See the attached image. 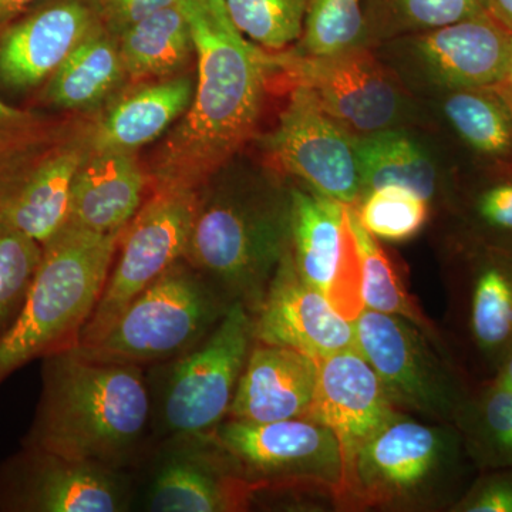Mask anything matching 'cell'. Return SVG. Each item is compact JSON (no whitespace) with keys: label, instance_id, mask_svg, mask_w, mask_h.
I'll return each mask as SVG.
<instances>
[{"label":"cell","instance_id":"37","mask_svg":"<svg viewBox=\"0 0 512 512\" xmlns=\"http://www.w3.org/2000/svg\"><path fill=\"white\" fill-rule=\"evenodd\" d=\"M450 512H512V466L478 471Z\"/></svg>","mask_w":512,"mask_h":512},{"label":"cell","instance_id":"4","mask_svg":"<svg viewBox=\"0 0 512 512\" xmlns=\"http://www.w3.org/2000/svg\"><path fill=\"white\" fill-rule=\"evenodd\" d=\"M477 473L456 424L399 412L346 466L338 511L450 512Z\"/></svg>","mask_w":512,"mask_h":512},{"label":"cell","instance_id":"26","mask_svg":"<svg viewBox=\"0 0 512 512\" xmlns=\"http://www.w3.org/2000/svg\"><path fill=\"white\" fill-rule=\"evenodd\" d=\"M119 40L101 28L45 83L43 101L57 110L97 113L127 86Z\"/></svg>","mask_w":512,"mask_h":512},{"label":"cell","instance_id":"40","mask_svg":"<svg viewBox=\"0 0 512 512\" xmlns=\"http://www.w3.org/2000/svg\"><path fill=\"white\" fill-rule=\"evenodd\" d=\"M37 0H0V29L18 19Z\"/></svg>","mask_w":512,"mask_h":512},{"label":"cell","instance_id":"5","mask_svg":"<svg viewBox=\"0 0 512 512\" xmlns=\"http://www.w3.org/2000/svg\"><path fill=\"white\" fill-rule=\"evenodd\" d=\"M121 234L66 224L43 245L25 303L0 338V386L33 360L76 348L99 302Z\"/></svg>","mask_w":512,"mask_h":512},{"label":"cell","instance_id":"7","mask_svg":"<svg viewBox=\"0 0 512 512\" xmlns=\"http://www.w3.org/2000/svg\"><path fill=\"white\" fill-rule=\"evenodd\" d=\"M231 303L185 259L137 295L100 339L74 348L87 360L150 367L207 338Z\"/></svg>","mask_w":512,"mask_h":512},{"label":"cell","instance_id":"14","mask_svg":"<svg viewBox=\"0 0 512 512\" xmlns=\"http://www.w3.org/2000/svg\"><path fill=\"white\" fill-rule=\"evenodd\" d=\"M134 500L133 471L22 444L0 461V512H127Z\"/></svg>","mask_w":512,"mask_h":512},{"label":"cell","instance_id":"39","mask_svg":"<svg viewBox=\"0 0 512 512\" xmlns=\"http://www.w3.org/2000/svg\"><path fill=\"white\" fill-rule=\"evenodd\" d=\"M56 121L0 100V157L45 133Z\"/></svg>","mask_w":512,"mask_h":512},{"label":"cell","instance_id":"10","mask_svg":"<svg viewBox=\"0 0 512 512\" xmlns=\"http://www.w3.org/2000/svg\"><path fill=\"white\" fill-rule=\"evenodd\" d=\"M356 350L375 370L390 403L419 419L456 423L477 384L450 350L400 316L363 309Z\"/></svg>","mask_w":512,"mask_h":512},{"label":"cell","instance_id":"18","mask_svg":"<svg viewBox=\"0 0 512 512\" xmlns=\"http://www.w3.org/2000/svg\"><path fill=\"white\" fill-rule=\"evenodd\" d=\"M101 28L92 0H37L0 29V83L18 92L42 86Z\"/></svg>","mask_w":512,"mask_h":512},{"label":"cell","instance_id":"35","mask_svg":"<svg viewBox=\"0 0 512 512\" xmlns=\"http://www.w3.org/2000/svg\"><path fill=\"white\" fill-rule=\"evenodd\" d=\"M229 19L248 40L268 52L299 42L309 0H224Z\"/></svg>","mask_w":512,"mask_h":512},{"label":"cell","instance_id":"13","mask_svg":"<svg viewBox=\"0 0 512 512\" xmlns=\"http://www.w3.org/2000/svg\"><path fill=\"white\" fill-rule=\"evenodd\" d=\"M198 192L151 190L121 232L106 284L77 346L100 339L128 303L185 259Z\"/></svg>","mask_w":512,"mask_h":512},{"label":"cell","instance_id":"19","mask_svg":"<svg viewBox=\"0 0 512 512\" xmlns=\"http://www.w3.org/2000/svg\"><path fill=\"white\" fill-rule=\"evenodd\" d=\"M256 342L284 346L319 360L356 349L355 322L335 311L328 298L306 284L286 249L258 311L252 313Z\"/></svg>","mask_w":512,"mask_h":512},{"label":"cell","instance_id":"9","mask_svg":"<svg viewBox=\"0 0 512 512\" xmlns=\"http://www.w3.org/2000/svg\"><path fill=\"white\" fill-rule=\"evenodd\" d=\"M254 345L252 315L231 303L210 335L170 362L146 367L154 443L210 433L227 419Z\"/></svg>","mask_w":512,"mask_h":512},{"label":"cell","instance_id":"12","mask_svg":"<svg viewBox=\"0 0 512 512\" xmlns=\"http://www.w3.org/2000/svg\"><path fill=\"white\" fill-rule=\"evenodd\" d=\"M274 77L303 87L332 119L355 136L404 128L410 99L403 84L367 47L332 56L271 52Z\"/></svg>","mask_w":512,"mask_h":512},{"label":"cell","instance_id":"20","mask_svg":"<svg viewBox=\"0 0 512 512\" xmlns=\"http://www.w3.org/2000/svg\"><path fill=\"white\" fill-rule=\"evenodd\" d=\"M318 380L305 419L333 431L345 468L367 440L399 410L390 403L369 362L356 349L318 360Z\"/></svg>","mask_w":512,"mask_h":512},{"label":"cell","instance_id":"15","mask_svg":"<svg viewBox=\"0 0 512 512\" xmlns=\"http://www.w3.org/2000/svg\"><path fill=\"white\" fill-rule=\"evenodd\" d=\"M141 467L143 487L134 503L143 511L252 510L254 488L234 473L211 433L156 441Z\"/></svg>","mask_w":512,"mask_h":512},{"label":"cell","instance_id":"1","mask_svg":"<svg viewBox=\"0 0 512 512\" xmlns=\"http://www.w3.org/2000/svg\"><path fill=\"white\" fill-rule=\"evenodd\" d=\"M197 53L190 109L148 165L151 190L200 191L258 133L272 53L242 35L224 0H181Z\"/></svg>","mask_w":512,"mask_h":512},{"label":"cell","instance_id":"30","mask_svg":"<svg viewBox=\"0 0 512 512\" xmlns=\"http://www.w3.org/2000/svg\"><path fill=\"white\" fill-rule=\"evenodd\" d=\"M454 424L477 471L512 466V390L480 384Z\"/></svg>","mask_w":512,"mask_h":512},{"label":"cell","instance_id":"23","mask_svg":"<svg viewBox=\"0 0 512 512\" xmlns=\"http://www.w3.org/2000/svg\"><path fill=\"white\" fill-rule=\"evenodd\" d=\"M150 192V175L137 154L90 151L74 177L66 224L96 234H121Z\"/></svg>","mask_w":512,"mask_h":512},{"label":"cell","instance_id":"8","mask_svg":"<svg viewBox=\"0 0 512 512\" xmlns=\"http://www.w3.org/2000/svg\"><path fill=\"white\" fill-rule=\"evenodd\" d=\"M444 284L448 349L477 386L490 383L512 350V249L451 232Z\"/></svg>","mask_w":512,"mask_h":512},{"label":"cell","instance_id":"22","mask_svg":"<svg viewBox=\"0 0 512 512\" xmlns=\"http://www.w3.org/2000/svg\"><path fill=\"white\" fill-rule=\"evenodd\" d=\"M318 367V360L298 350L254 340L229 406V419L255 423L305 419Z\"/></svg>","mask_w":512,"mask_h":512},{"label":"cell","instance_id":"31","mask_svg":"<svg viewBox=\"0 0 512 512\" xmlns=\"http://www.w3.org/2000/svg\"><path fill=\"white\" fill-rule=\"evenodd\" d=\"M447 211L457 222L454 234L512 249V170L485 171L456 188Z\"/></svg>","mask_w":512,"mask_h":512},{"label":"cell","instance_id":"34","mask_svg":"<svg viewBox=\"0 0 512 512\" xmlns=\"http://www.w3.org/2000/svg\"><path fill=\"white\" fill-rule=\"evenodd\" d=\"M353 207L370 235L379 241L400 244L423 231L429 222L431 205L416 192L387 185L367 192Z\"/></svg>","mask_w":512,"mask_h":512},{"label":"cell","instance_id":"38","mask_svg":"<svg viewBox=\"0 0 512 512\" xmlns=\"http://www.w3.org/2000/svg\"><path fill=\"white\" fill-rule=\"evenodd\" d=\"M180 2L181 0H92L101 26L116 37L134 23Z\"/></svg>","mask_w":512,"mask_h":512},{"label":"cell","instance_id":"3","mask_svg":"<svg viewBox=\"0 0 512 512\" xmlns=\"http://www.w3.org/2000/svg\"><path fill=\"white\" fill-rule=\"evenodd\" d=\"M291 188L266 175L225 174L198 192L185 261L255 313L289 248Z\"/></svg>","mask_w":512,"mask_h":512},{"label":"cell","instance_id":"41","mask_svg":"<svg viewBox=\"0 0 512 512\" xmlns=\"http://www.w3.org/2000/svg\"><path fill=\"white\" fill-rule=\"evenodd\" d=\"M488 10L498 23L512 32V0H488Z\"/></svg>","mask_w":512,"mask_h":512},{"label":"cell","instance_id":"28","mask_svg":"<svg viewBox=\"0 0 512 512\" xmlns=\"http://www.w3.org/2000/svg\"><path fill=\"white\" fill-rule=\"evenodd\" d=\"M441 111L485 171L512 170V116L495 87L441 94Z\"/></svg>","mask_w":512,"mask_h":512},{"label":"cell","instance_id":"11","mask_svg":"<svg viewBox=\"0 0 512 512\" xmlns=\"http://www.w3.org/2000/svg\"><path fill=\"white\" fill-rule=\"evenodd\" d=\"M89 123H55L0 157V224L45 245L66 225L70 194L90 154Z\"/></svg>","mask_w":512,"mask_h":512},{"label":"cell","instance_id":"29","mask_svg":"<svg viewBox=\"0 0 512 512\" xmlns=\"http://www.w3.org/2000/svg\"><path fill=\"white\" fill-rule=\"evenodd\" d=\"M346 215L362 266V298L365 309L407 319L427 333L434 342L448 349L440 326L434 325L433 320L423 312L420 303L407 288L399 266L387 254L379 239L363 228L353 205H346Z\"/></svg>","mask_w":512,"mask_h":512},{"label":"cell","instance_id":"2","mask_svg":"<svg viewBox=\"0 0 512 512\" xmlns=\"http://www.w3.org/2000/svg\"><path fill=\"white\" fill-rule=\"evenodd\" d=\"M40 377L20 444L136 473L154 444L146 367L93 362L70 349L43 357Z\"/></svg>","mask_w":512,"mask_h":512},{"label":"cell","instance_id":"24","mask_svg":"<svg viewBox=\"0 0 512 512\" xmlns=\"http://www.w3.org/2000/svg\"><path fill=\"white\" fill-rule=\"evenodd\" d=\"M289 249L299 276L330 299L342 276L353 234L346 205L305 187H291Z\"/></svg>","mask_w":512,"mask_h":512},{"label":"cell","instance_id":"43","mask_svg":"<svg viewBox=\"0 0 512 512\" xmlns=\"http://www.w3.org/2000/svg\"><path fill=\"white\" fill-rule=\"evenodd\" d=\"M494 87L495 90L500 93V96L503 97V100L505 101V104H507L508 109H510L512 116V55L510 64H508L507 67V72H505L503 79L495 84Z\"/></svg>","mask_w":512,"mask_h":512},{"label":"cell","instance_id":"16","mask_svg":"<svg viewBox=\"0 0 512 512\" xmlns=\"http://www.w3.org/2000/svg\"><path fill=\"white\" fill-rule=\"evenodd\" d=\"M355 140L308 90L292 87L278 123L264 138V148L279 173L340 204L355 205L362 197Z\"/></svg>","mask_w":512,"mask_h":512},{"label":"cell","instance_id":"33","mask_svg":"<svg viewBox=\"0 0 512 512\" xmlns=\"http://www.w3.org/2000/svg\"><path fill=\"white\" fill-rule=\"evenodd\" d=\"M369 42L365 0H309L296 53L332 56Z\"/></svg>","mask_w":512,"mask_h":512},{"label":"cell","instance_id":"36","mask_svg":"<svg viewBox=\"0 0 512 512\" xmlns=\"http://www.w3.org/2000/svg\"><path fill=\"white\" fill-rule=\"evenodd\" d=\"M42 256V244L0 224V338L18 318Z\"/></svg>","mask_w":512,"mask_h":512},{"label":"cell","instance_id":"42","mask_svg":"<svg viewBox=\"0 0 512 512\" xmlns=\"http://www.w3.org/2000/svg\"><path fill=\"white\" fill-rule=\"evenodd\" d=\"M491 386L500 387V389L512 390V350L505 360L504 365L498 370L497 375L491 380Z\"/></svg>","mask_w":512,"mask_h":512},{"label":"cell","instance_id":"21","mask_svg":"<svg viewBox=\"0 0 512 512\" xmlns=\"http://www.w3.org/2000/svg\"><path fill=\"white\" fill-rule=\"evenodd\" d=\"M194 90L187 73L127 84L89 121L90 150L137 154L187 113Z\"/></svg>","mask_w":512,"mask_h":512},{"label":"cell","instance_id":"6","mask_svg":"<svg viewBox=\"0 0 512 512\" xmlns=\"http://www.w3.org/2000/svg\"><path fill=\"white\" fill-rule=\"evenodd\" d=\"M210 433L234 473L254 488L252 508L322 498L338 510L345 460L328 427L309 419L255 423L227 417Z\"/></svg>","mask_w":512,"mask_h":512},{"label":"cell","instance_id":"25","mask_svg":"<svg viewBox=\"0 0 512 512\" xmlns=\"http://www.w3.org/2000/svg\"><path fill=\"white\" fill-rule=\"evenodd\" d=\"M355 146L362 197L377 188L399 185L447 211L456 187L447 184L430 151L406 128L356 136Z\"/></svg>","mask_w":512,"mask_h":512},{"label":"cell","instance_id":"17","mask_svg":"<svg viewBox=\"0 0 512 512\" xmlns=\"http://www.w3.org/2000/svg\"><path fill=\"white\" fill-rule=\"evenodd\" d=\"M400 37L393 46L404 73L440 94L494 87L512 55L511 30L491 15Z\"/></svg>","mask_w":512,"mask_h":512},{"label":"cell","instance_id":"32","mask_svg":"<svg viewBox=\"0 0 512 512\" xmlns=\"http://www.w3.org/2000/svg\"><path fill=\"white\" fill-rule=\"evenodd\" d=\"M369 40L412 35L490 15L488 0H365Z\"/></svg>","mask_w":512,"mask_h":512},{"label":"cell","instance_id":"27","mask_svg":"<svg viewBox=\"0 0 512 512\" xmlns=\"http://www.w3.org/2000/svg\"><path fill=\"white\" fill-rule=\"evenodd\" d=\"M117 40L130 83L180 76L197 60L190 20L181 2L134 23Z\"/></svg>","mask_w":512,"mask_h":512}]
</instances>
